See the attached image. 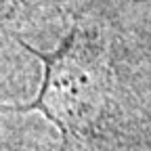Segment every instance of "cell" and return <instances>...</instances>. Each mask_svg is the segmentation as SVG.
<instances>
[{
    "label": "cell",
    "mask_w": 151,
    "mask_h": 151,
    "mask_svg": "<svg viewBox=\"0 0 151 151\" xmlns=\"http://www.w3.org/2000/svg\"><path fill=\"white\" fill-rule=\"evenodd\" d=\"M19 44L44 63V80L29 103H0V111H38L59 128L65 141L88 134L101 118L109 97L111 71L103 44L78 27H73L52 52H42L23 40H19Z\"/></svg>",
    "instance_id": "1"
}]
</instances>
